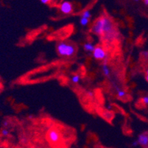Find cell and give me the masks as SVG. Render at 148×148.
<instances>
[{"mask_svg": "<svg viewBox=\"0 0 148 148\" xmlns=\"http://www.w3.org/2000/svg\"><path fill=\"white\" fill-rule=\"evenodd\" d=\"M56 49L58 53L62 57H72L76 52L75 45L65 41H60L56 46Z\"/></svg>", "mask_w": 148, "mask_h": 148, "instance_id": "obj_1", "label": "cell"}, {"mask_svg": "<svg viewBox=\"0 0 148 148\" xmlns=\"http://www.w3.org/2000/svg\"><path fill=\"white\" fill-rule=\"evenodd\" d=\"M103 18V36L108 41L112 39L115 36L116 31L114 29V25L111 18L108 16H102Z\"/></svg>", "mask_w": 148, "mask_h": 148, "instance_id": "obj_2", "label": "cell"}, {"mask_svg": "<svg viewBox=\"0 0 148 148\" xmlns=\"http://www.w3.org/2000/svg\"><path fill=\"white\" fill-rule=\"evenodd\" d=\"M92 56L93 58L96 59V60H102L106 59L107 53H106V50L102 47L99 46V47H95V50L92 52Z\"/></svg>", "mask_w": 148, "mask_h": 148, "instance_id": "obj_3", "label": "cell"}, {"mask_svg": "<svg viewBox=\"0 0 148 148\" xmlns=\"http://www.w3.org/2000/svg\"><path fill=\"white\" fill-rule=\"evenodd\" d=\"M48 139L52 143H58L60 141V135L58 130H55V129H52L49 130L47 134Z\"/></svg>", "mask_w": 148, "mask_h": 148, "instance_id": "obj_4", "label": "cell"}, {"mask_svg": "<svg viewBox=\"0 0 148 148\" xmlns=\"http://www.w3.org/2000/svg\"><path fill=\"white\" fill-rule=\"evenodd\" d=\"M60 10L64 14H70L73 11L72 4L69 2H63L60 5Z\"/></svg>", "mask_w": 148, "mask_h": 148, "instance_id": "obj_5", "label": "cell"}, {"mask_svg": "<svg viewBox=\"0 0 148 148\" xmlns=\"http://www.w3.org/2000/svg\"><path fill=\"white\" fill-rule=\"evenodd\" d=\"M138 145H140L143 147H148V135L145 134H140L137 139Z\"/></svg>", "mask_w": 148, "mask_h": 148, "instance_id": "obj_6", "label": "cell"}, {"mask_svg": "<svg viewBox=\"0 0 148 148\" xmlns=\"http://www.w3.org/2000/svg\"><path fill=\"white\" fill-rule=\"evenodd\" d=\"M83 49L85 52H88V53H92L95 49V44L91 42H86L83 44Z\"/></svg>", "mask_w": 148, "mask_h": 148, "instance_id": "obj_7", "label": "cell"}, {"mask_svg": "<svg viewBox=\"0 0 148 148\" xmlns=\"http://www.w3.org/2000/svg\"><path fill=\"white\" fill-rule=\"evenodd\" d=\"M116 95H117V97L119 98L123 99V98H125L127 97V92L125 90L122 89L119 87H116Z\"/></svg>", "mask_w": 148, "mask_h": 148, "instance_id": "obj_8", "label": "cell"}, {"mask_svg": "<svg viewBox=\"0 0 148 148\" xmlns=\"http://www.w3.org/2000/svg\"><path fill=\"white\" fill-rule=\"evenodd\" d=\"M102 71H103V73L105 76L109 77L111 75V70H110L108 66L107 65L106 63L103 64V66H102Z\"/></svg>", "mask_w": 148, "mask_h": 148, "instance_id": "obj_9", "label": "cell"}, {"mask_svg": "<svg viewBox=\"0 0 148 148\" xmlns=\"http://www.w3.org/2000/svg\"><path fill=\"white\" fill-rule=\"evenodd\" d=\"M91 13L89 10H86L82 13L81 17H83V18L89 19V18H91Z\"/></svg>", "mask_w": 148, "mask_h": 148, "instance_id": "obj_10", "label": "cell"}, {"mask_svg": "<svg viewBox=\"0 0 148 148\" xmlns=\"http://www.w3.org/2000/svg\"><path fill=\"white\" fill-rule=\"evenodd\" d=\"M80 77L79 75H73L71 77V81L73 83H77L80 82Z\"/></svg>", "mask_w": 148, "mask_h": 148, "instance_id": "obj_11", "label": "cell"}, {"mask_svg": "<svg viewBox=\"0 0 148 148\" xmlns=\"http://www.w3.org/2000/svg\"><path fill=\"white\" fill-rule=\"evenodd\" d=\"M80 23L82 26H84V27L87 26V25H88V23H89V19L81 17V18H80Z\"/></svg>", "mask_w": 148, "mask_h": 148, "instance_id": "obj_12", "label": "cell"}, {"mask_svg": "<svg viewBox=\"0 0 148 148\" xmlns=\"http://www.w3.org/2000/svg\"><path fill=\"white\" fill-rule=\"evenodd\" d=\"M1 134H2V135L3 136H9V134H10V130L7 128V127H5V128H3L2 130Z\"/></svg>", "mask_w": 148, "mask_h": 148, "instance_id": "obj_13", "label": "cell"}, {"mask_svg": "<svg viewBox=\"0 0 148 148\" xmlns=\"http://www.w3.org/2000/svg\"><path fill=\"white\" fill-rule=\"evenodd\" d=\"M142 102L144 103V104L148 105V95L147 96H145L142 98Z\"/></svg>", "mask_w": 148, "mask_h": 148, "instance_id": "obj_14", "label": "cell"}, {"mask_svg": "<svg viewBox=\"0 0 148 148\" xmlns=\"http://www.w3.org/2000/svg\"><path fill=\"white\" fill-rule=\"evenodd\" d=\"M132 145H133L134 147H137V146H138L139 145H138V141H137V140H136V141H134V142L132 143Z\"/></svg>", "mask_w": 148, "mask_h": 148, "instance_id": "obj_15", "label": "cell"}, {"mask_svg": "<svg viewBox=\"0 0 148 148\" xmlns=\"http://www.w3.org/2000/svg\"><path fill=\"white\" fill-rule=\"evenodd\" d=\"M41 2L43 4H47L50 2V0H41Z\"/></svg>", "mask_w": 148, "mask_h": 148, "instance_id": "obj_16", "label": "cell"}, {"mask_svg": "<svg viewBox=\"0 0 148 148\" xmlns=\"http://www.w3.org/2000/svg\"><path fill=\"white\" fill-rule=\"evenodd\" d=\"M88 97H92L94 96V93L91 92V91H89V92L88 93Z\"/></svg>", "mask_w": 148, "mask_h": 148, "instance_id": "obj_17", "label": "cell"}, {"mask_svg": "<svg viewBox=\"0 0 148 148\" xmlns=\"http://www.w3.org/2000/svg\"><path fill=\"white\" fill-rule=\"evenodd\" d=\"M145 79H146L147 81L148 82V69L146 70V76H145Z\"/></svg>", "mask_w": 148, "mask_h": 148, "instance_id": "obj_18", "label": "cell"}, {"mask_svg": "<svg viewBox=\"0 0 148 148\" xmlns=\"http://www.w3.org/2000/svg\"><path fill=\"white\" fill-rule=\"evenodd\" d=\"M3 125H4V127H8V122H4Z\"/></svg>", "mask_w": 148, "mask_h": 148, "instance_id": "obj_19", "label": "cell"}, {"mask_svg": "<svg viewBox=\"0 0 148 148\" xmlns=\"http://www.w3.org/2000/svg\"><path fill=\"white\" fill-rule=\"evenodd\" d=\"M144 3L146 5H148V0H145V1H144Z\"/></svg>", "mask_w": 148, "mask_h": 148, "instance_id": "obj_20", "label": "cell"}]
</instances>
